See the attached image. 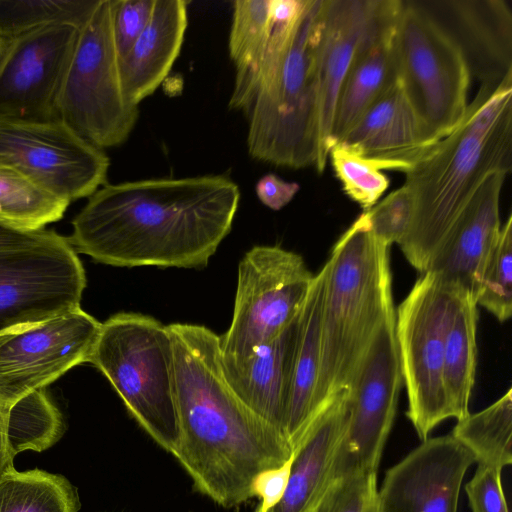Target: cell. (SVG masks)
Returning a JSON list of instances; mask_svg holds the SVG:
<instances>
[{"label":"cell","mask_w":512,"mask_h":512,"mask_svg":"<svg viewBox=\"0 0 512 512\" xmlns=\"http://www.w3.org/2000/svg\"><path fill=\"white\" fill-rule=\"evenodd\" d=\"M473 454L451 434L427 438L390 468L378 490L381 512H457Z\"/></svg>","instance_id":"16"},{"label":"cell","mask_w":512,"mask_h":512,"mask_svg":"<svg viewBox=\"0 0 512 512\" xmlns=\"http://www.w3.org/2000/svg\"><path fill=\"white\" fill-rule=\"evenodd\" d=\"M99 0H0V39L12 41L35 30L72 24L81 28Z\"/></svg>","instance_id":"31"},{"label":"cell","mask_w":512,"mask_h":512,"mask_svg":"<svg viewBox=\"0 0 512 512\" xmlns=\"http://www.w3.org/2000/svg\"><path fill=\"white\" fill-rule=\"evenodd\" d=\"M501 471L497 467L478 464L473 478L465 486L472 512H508Z\"/></svg>","instance_id":"39"},{"label":"cell","mask_w":512,"mask_h":512,"mask_svg":"<svg viewBox=\"0 0 512 512\" xmlns=\"http://www.w3.org/2000/svg\"><path fill=\"white\" fill-rule=\"evenodd\" d=\"M394 48L406 97L439 141L460 123L468 106L471 76L462 54L413 0H400Z\"/></svg>","instance_id":"10"},{"label":"cell","mask_w":512,"mask_h":512,"mask_svg":"<svg viewBox=\"0 0 512 512\" xmlns=\"http://www.w3.org/2000/svg\"><path fill=\"white\" fill-rule=\"evenodd\" d=\"M328 157L344 192L363 211L371 209L387 190L389 179L380 171L389 170L386 164L366 158L341 142L330 148Z\"/></svg>","instance_id":"34"},{"label":"cell","mask_w":512,"mask_h":512,"mask_svg":"<svg viewBox=\"0 0 512 512\" xmlns=\"http://www.w3.org/2000/svg\"><path fill=\"white\" fill-rule=\"evenodd\" d=\"M298 316L282 333L258 346L246 358L221 357L223 375L234 394L282 434L292 384Z\"/></svg>","instance_id":"22"},{"label":"cell","mask_w":512,"mask_h":512,"mask_svg":"<svg viewBox=\"0 0 512 512\" xmlns=\"http://www.w3.org/2000/svg\"><path fill=\"white\" fill-rule=\"evenodd\" d=\"M155 0H114L113 37L118 58L123 57L146 28Z\"/></svg>","instance_id":"38"},{"label":"cell","mask_w":512,"mask_h":512,"mask_svg":"<svg viewBox=\"0 0 512 512\" xmlns=\"http://www.w3.org/2000/svg\"><path fill=\"white\" fill-rule=\"evenodd\" d=\"M188 2L155 0L151 18L128 52L119 59L122 88L139 106L170 72L188 25Z\"/></svg>","instance_id":"24"},{"label":"cell","mask_w":512,"mask_h":512,"mask_svg":"<svg viewBox=\"0 0 512 512\" xmlns=\"http://www.w3.org/2000/svg\"><path fill=\"white\" fill-rule=\"evenodd\" d=\"M291 458L280 467L261 474L254 485V496L261 499L256 512H267L282 498L290 475Z\"/></svg>","instance_id":"40"},{"label":"cell","mask_w":512,"mask_h":512,"mask_svg":"<svg viewBox=\"0 0 512 512\" xmlns=\"http://www.w3.org/2000/svg\"><path fill=\"white\" fill-rule=\"evenodd\" d=\"M64 433L63 416L45 388L34 390L4 410V434L10 455L52 447Z\"/></svg>","instance_id":"28"},{"label":"cell","mask_w":512,"mask_h":512,"mask_svg":"<svg viewBox=\"0 0 512 512\" xmlns=\"http://www.w3.org/2000/svg\"><path fill=\"white\" fill-rule=\"evenodd\" d=\"M512 168V72L498 84H481L460 123L407 172L416 212L399 245L425 273L443 237L481 184Z\"/></svg>","instance_id":"3"},{"label":"cell","mask_w":512,"mask_h":512,"mask_svg":"<svg viewBox=\"0 0 512 512\" xmlns=\"http://www.w3.org/2000/svg\"><path fill=\"white\" fill-rule=\"evenodd\" d=\"M451 435L474 456L475 462L503 469L512 463V389L474 414L457 420Z\"/></svg>","instance_id":"29"},{"label":"cell","mask_w":512,"mask_h":512,"mask_svg":"<svg viewBox=\"0 0 512 512\" xmlns=\"http://www.w3.org/2000/svg\"><path fill=\"white\" fill-rule=\"evenodd\" d=\"M377 472H357L334 479L312 512H381Z\"/></svg>","instance_id":"37"},{"label":"cell","mask_w":512,"mask_h":512,"mask_svg":"<svg viewBox=\"0 0 512 512\" xmlns=\"http://www.w3.org/2000/svg\"><path fill=\"white\" fill-rule=\"evenodd\" d=\"M349 417V390L334 393L293 449L281 500L267 512H312L333 479L334 463Z\"/></svg>","instance_id":"23"},{"label":"cell","mask_w":512,"mask_h":512,"mask_svg":"<svg viewBox=\"0 0 512 512\" xmlns=\"http://www.w3.org/2000/svg\"><path fill=\"white\" fill-rule=\"evenodd\" d=\"M378 0H323L315 63L319 99V164L326 166L331 148L334 112L341 85L354 55L366 35Z\"/></svg>","instance_id":"18"},{"label":"cell","mask_w":512,"mask_h":512,"mask_svg":"<svg viewBox=\"0 0 512 512\" xmlns=\"http://www.w3.org/2000/svg\"><path fill=\"white\" fill-rule=\"evenodd\" d=\"M473 298L501 323L512 314V216L509 215L478 273Z\"/></svg>","instance_id":"33"},{"label":"cell","mask_w":512,"mask_h":512,"mask_svg":"<svg viewBox=\"0 0 512 512\" xmlns=\"http://www.w3.org/2000/svg\"><path fill=\"white\" fill-rule=\"evenodd\" d=\"M89 363L106 376L144 431L171 453L179 430L168 326L141 313H116L101 324Z\"/></svg>","instance_id":"6"},{"label":"cell","mask_w":512,"mask_h":512,"mask_svg":"<svg viewBox=\"0 0 512 512\" xmlns=\"http://www.w3.org/2000/svg\"><path fill=\"white\" fill-rule=\"evenodd\" d=\"M326 265L313 276L298 316L297 343L284 434L292 450L317 415L315 393L321 360V317Z\"/></svg>","instance_id":"25"},{"label":"cell","mask_w":512,"mask_h":512,"mask_svg":"<svg viewBox=\"0 0 512 512\" xmlns=\"http://www.w3.org/2000/svg\"><path fill=\"white\" fill-rule=\"evenodd\" d=\"M400 0H378L373 21L341 85L334 112L331 147L364 112L399 81L394 29Z\"/></svg>","instance_id":"19"},{"label":"cell","mask_w":512,"mask_h":512,"mask_svg":"<svg viewBox=\"0 0 512 512\" xmlns=\"http://www.w3.org/2000/svg\"><path fill=\"white\" fill-rule=\"evenodd\" d=\"M101 324L81 308L0 336V409L89 362Z\"/></svg>","instance_id":"14"},{"label":"cell","mask_w":512,"mask_h":512,"mask_svg":"<svg viewBox=\"0 0 512 512\" xmlns=\"http://www.w3.org/2000/svg\"><path fill=\"white\" fill-rule=\"evenodd\" d=\"M79 30L55 24L9 41L0 62V117L60 120L59 94Z\"/></svg>","instance_id":"15"},{"label":"cell","mask_w":512,"mask_h":512,"mask_svg":"<svg viewBox=\"0 0 512 512\" xmlns=\"http://www.w3.org/2000/svg\"><path fill=\"white\" fill-rule=\"evenodd\" d=\"M167 326L179 430L171 454L198 492L222 507H237L255 497L261 474L291 458L292 447L229 387L217 334L198 324Z\"/></svg>","instance_id":"2"},{"label":"cell","mask_w":512,"mask_h":512,"mask_svg":"<svg viewBox=\"0 0 512 512\" xmlns=\"http://www.w3.org/2000/svg\"><path fill=\"white\" fill-rule=\"evenodd\" d=\"M229 55L239 72L251 65L264 48L271 27V0L233 3Z\"/></svg>","instance_id":"35"},{"label":"cell","mask_w":512,"mask_h":512,"mask_svg":"<svg viewBox=\"0 0 512 512\" xmlns=\"http://www.w3.org/2000/svg\"><path fill=\"white\" fill-rule=\"evenodd\" d=\"M314 274L297 253L257 245L238 265L230 327L220 337L221 357L246 358L282 333L298 316Z\"/></svg>","instance_id":"11"},{"label":"cell","mask_w":512,"mask_h":512,"mask_svg":"<svg viewBox=\"0 0 512 512\" xmlns=\"http://www.w3.org/2000/svg\"><path fill=\"white\" fill-rule=\"evenodd\" d=\"M389 249L374 237L363 211L325 263L317 414L334 393L348 388L376 329L394 308Z\"/></svg>","instance_id":"4"},{"label":"cell","mask_w":512,"mask_h":512,"mask_svg":"<svg viewBox=\"0 0 512 512\" xmlns=\"http://www.w3.org/2000/svg\"><path fill=\"white\" fill-rule=\"evenodd\" d=\"M69 204L23 174L0 166V221L41 229L60 220Z\"/></svg>","instance_id":"30"},{"label":"cell","mask_w":512,"mask_h":512,"mask_svg":"<svg viewBox=\"0 0 512 512\" xmlns=\"http://www.w3.org/2000/svg\"><path fill=\"white\" fill-rule=\"evenodd\" d=\"M76 488L60 475L40 469L0 476V512H78Z\"/></svg>","instance_id":"27"},{"label":"cell","mask_w":512,"mask_h":512,"mask_svg":"<svg viewBox=\"0 0 512 512\" xmlns=\"http://www.w3.org/2000/svg\"><path fill=\"white\" fill-rule=\"evenodd\" d=\"M299 189L298 183L285 181L273 173L260 178L255 187L260 202L275 211L285 207Z\"/></svg>","instance_id":"41"},{"label":"cell","mask_w":512,"mask_h":512,"mask_svg":"<svg viewBox=\"0 0 512 512\" xmlns=\"http://www.w3.org/2000/svg\"><path fill=\"white\" fill-rule=\"evenodd\" d=\"M8 41H5L3 39H0V62L7 50V47H8Z\"/></svg>","instance_id":"43"},{"label":"cell","mask_w":512,"mask_h":512,"mask_svg":"<svg viewBox=\"0 0 512 512\" xmlns=\"http://www.w3.org/2000/svg\"><path fill=\"white\" fill-rule=\"evenodd\" d=\"M364 212L372 234L380 243L388 247L394 243L401 245L414 223V193L404 184Z\"/></svg>","instance_id":"36"},{"label":"cell","mask_w":512,"mask_h":512,"mask_svg":"<svg viewBox=\"0 0 512 512\" xmlns=\"http://www.w3.org/2000/svg\"><path fill=\"white\" fill-rule=\"evenodd\" d=\"M339 142L366 158L386 164L389 170L406 173L438 141L415 113L399 80Z\"/></svg>","instance_id":"21"},{"label":"cell","mask_w":512,"mask_h":512,"mask_svg":"<svg viewBox=\"0 0 512 512\" xmlns=\"http://www.w3.org/2000/svg\"><path fill=\"white\" fill-rule=\"evenodd\" d=\"M13 457L10 455L4 434V410L0 409V476L14 469Z\"/></svg>","instance_id":"42"},{"label":"cell","mask_w":512,"mask_h":512,"mask_svg":"<svg viewBox=\"0 0 512 512\" xmlns=\"http://www.w3.org/2000/svg\"><path fill=\"white\" fill-rule=\"evenodd\" d=\"M477 304L464 291L446 332L443 358V386L451 418L469 414V401L477 364Z\"/></svg>","instance_id":"26"},{"label":"cell","mask_w":512,"mask_h":512,"mask_svg":"<svg viewBox=\"0 0 512 512\" xmlns=\"http://www.w3.org/2000/svg\"><path fill=\"white\" fill-rule=\"evenodd\" d=\"M402 381L392 308L372 336L348 386L349 417L333 479L357 472H377Z\"/></svg>","instance_id":"12"},{"label":"cell","mask_w":512,"mask_h":512,"mask_svg":"<svg viewBox=\"0 0 512 512\" xmlns=\"http://www.w3.org/2000/svg\"><path fill=\"white\" fill-rule=\"evenodd\" d=\"M323 0H306L289 43L243 113L247 149L256 160L305 168L319 164L315 45Z\"/></svg>","instance_id":"5"},{"label":"cell","mask_w":512,"mask_h":512,"mask_svg":"<svg viewBox=\"0 0 512 512\" xmlns=\"http://www.w3.org/2000/svg\"><path fill=\"white\" fill-rule=\"evenodd\" d=\"M464 291L425 272L395 311V338L408 397L406 414L422 441L451 418L443 386L444 346Z\"/></svg>","instance_id":"9"},{"label":"cell","mask_w":512,"mask_h":512,"mask_svg":"<svg viewBox=\"0 0 512 512\" xmlns=\"http://www.w3.org/2000/svg\"><path fill=\"white\" fill-rule=\"evenodd\" d=\"M240 199L223 175L105 184L72 221L75 251L116 267L207 266Z\"/></svg>","instance_id":"1"},{"label":"cell","mask_w":512,"mask_h":512,"mask_svg":"<svg viewBox=\"0 0 512 512\" xmlns=\"http://www.w3.org/2000/svg\"><path fill=\"white\" fill-rule=\"evenodd\" d=\"M113 8L114 0H99L80 28L57 105L59 119L102 150L123 144L139 117L122 88Z\"/></svg>","instance_id":"8"},{"label":"cell","mask_w":512,"mask_h":512,"mask_svg":"<svg viewBox=\"0 0 512 512\" xmlns=\"http://www.w3.org/2000/svg\"><path fill=\"white\" fill-rule=\"evenodd\" d=\"M0 166L15 170L71 202L107 184L106 153L61 120L0 117Z\"/></svg>","instance_id":"13"},{"label":"cell","mask_w":512,"mask_h":512,"mask_svg":"<svg viewBox=\"0 0 512 512\" xmlns=\"http://www.w3.org/2000/svg\"><path fill=\"white\" fill-rule=\"evenodd\" d=\"M459 49L471 77L498 84L512 72V8L506 0H413Z\"/></svg>","instance_id":"17"},{"label":"cell","mask_w":512,"mask_h":512,"mask_svg":"<svg viewBox=\"0 0 512 512\" xmlns=\"http://www.w3.org/2000/svg\"><path fill=\"white\" fill-rule=\"evenodd\" d=\"M506 175L495 172L481 184L443 237L426 271L472 297L480 268L501 228L499 204Z\"/></svg>","instance_id":"20"},{"label":"cell","mask_w":512,"mask_h":512,"mask_svg":"<svg viewBox=\"0 0 512 512\" xmlns=\"http://www.w3.org/2000/svg\"><path fill=\"white\" fill-rule=\"evenodd\" d=\"M86 283L68 238L0 221V336L80 308Z\"/></svg>","instance_id":"7"},{"label":"cell","mask_w":512,"mask_h":512,"mask_svg":"<svg viewBox=\"0 0 512 512\" xmlns=\"http://www.w3.org/2000/svg\"><path fill=\"white\" fill-rule=\"evenodd\" d=\"M306 0H271V27L268 39L255 61L235 73L229 108L243 110L257 86L278 60L295 30Z\"/></svg>","instance_id":"32"}]
</instances>
